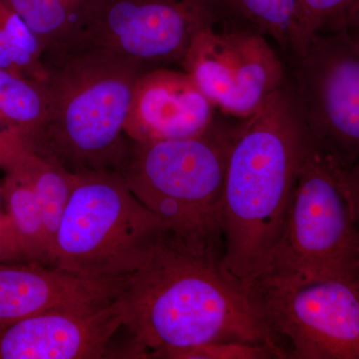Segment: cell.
I'll list each match as a JSON object with an SVG mask.
<instances>
[{"label":"cell","instance_id":"ffe728a7","mask_svg":"<svg viewBox=\"0 0 359 359\" xmlns=\"http://www.w3.org/2000/svg\"><path fill=\"white\" fill-rule=\"evenodd\" d=\"M356 1L358 0H299L302 55L314 35L344 29L347 16Z\"/></svg>","mask_w":359,"mask_h":359},{"label":"cell","instance_id":"d4e9b609","mask_svg":"<svg viewBox=\"0 0 359 359\" xmlns=\"http://www.w3.org/2000/svg\"><path fill=\"white\" fill-rule=\"evenodd\" d=\"M344 29H346L353 39L359 41V0L355 2L346 22Z\"/></svg>","mask_w":359,"mask_h":359},{"label":"cell","instance_id":"7c38bea8","mask_svg":"<svg viewBox=\"0 0 359 359\" xmlns=\"http://www.w3.org/2000/svg\"><path fill=\"white\" fill-rule=\"evenodd\" d=\"M216 112L185 71L152 68L137 79L124 131L137 142L189 138L209 128Z\"/></svg>","mask_w":359,"mask_h":359},{"label":"cell","instance_id":"8992f818","mask_svg":"<svg viewBox=\"0 0 359 359\" xmlns=\"http://www.w3.org/2000/svg\"><path fill=\"white\" fill-rule=\"evenodd\" d=\"M259 278L285 282L359 278V228L334 165L314 143L299 170L282 238Z\"/></svg>","mask_w":359,"mask_h":359},{"label":"cell","instance_id":"ac0fdd59","mask_svg":"<svg viewBox=\"0 0 359 359\" xmlns=\"http://www.w3.org/2000/svg\"><path fill=\"white\" fill-rule=\"evenodd\" d=\"M0 68L37 81L48 77L39 40L9 0H0Z\"/></svg>","mask_w":359,"mask_h":359},{"label":"cell","instance_id":"9a60e30c","mask_svg":"<svg viewBox=\"0 0 359 359\" xmlns=\"http://www.w3.org/2000/svg\"><path fill=\"white\" fill-rule=\"evenodd\" d=\"M27 160L6 172L0 192L25 261L51 266L41 209L26 167Z\"/></svg>","mask_w":359,"mask_h":359},{"label":"cell","instance_id":"ba28073f","mask_svg":"<svg viewBox=\"0 0 359 359\" xmlns=\"http://www.w3.org/2000/svg\"><path fill=\"white\" fill-rule=\"evenodd\" d=\"M287 81L314 145L334 166L359 161V41L346 29L318 33Z\"/></svg>","mask_w":359,"mask_h":359},{"label":"cell","instance_id":"52a82bcc","mask_svg":"<svg viewBox=\"0 0 359 359\" xmlns=\"http://www.w3.org/2000/svg\"><path fill=\"white\" fill-rule=\"evenodd\" d=\"M250 301L292 359H359V278H257Z\"/></svg>","mask_w":359,"mask_h":359},{"label":"cell","instance_id":"484cf974","mask_svg":"<svg viewBox=\"0 0 359 359\" xmlns=\"http://www.w3.org/2000/svg\"><path fill=\"white\" fill-rule=\"evenodd\" d=\"M22 259L0 238V264L14 263Z\"/></svg>","mask_w":359,"mask_h":359},{"label":"cell","instance_id":"5b68a950","mask_svg":"<svg viewBox=\"0 0 359 359\" xmlns=\"http://www.w3.org/2000/svg\"><path fill=\"white\" fill-rule=\"evenodd\" d=\"M164 235L160 219L118 172H77L54 238L51 266L118 283L141 266Z\"/></svg>","mask_w":359,"mask_h":359},{"label":"cell","instance_id":"d6986e66","mask_svg":"<svg viewBox=\"0 0 359 359\" xmlns=\"http://www.w3.org/2000/svg\"><path fill=\"white\" fill-rule=\"evenodd\" d=\"M41 209L50 252L73 189V173L57 163L33 153L26 163Z\"/></svg>","mask_w":359,"mask_h":359},{"label":"cell","instance_id":"9c48e42d","mask_svg":"<svg viewBox=\"0 0 359 359\" xmlns=\"http://www.w3.org/2000/svg\"><path fill=\"white\" fill-rule=\"evenodd\" d=\"M180 65L215 109L237 120L261 109L287 79L266 36L224 18L198 33Z\"/></svg>","mask_w":359,"mask_h":359},{"label":"cell","instance_id":"3957f363","mask_svg":"<svg viewBox=\"0 0 359 359\" xmlns=\"http://www.w3.org/2000/svg\"><path fill=\"white\" fill-rule=\"evenodd\" d=\"M238 120L217 115L189 138L129 139L118 172L160 219L165 237L198 255L223 259V197Z\"/></svg>","mask_w":359,"mask_h":359},{"label":"cell","instance_id":"5bb4252c","mask_svg":"<svg viewBox=\"0 0 359 359\" xmlns=\"http://www.w3.org/2000/svg\"><path fill=\"white\" fill-rule=\"evenodd\" d=\"M39 40L45 60L76 48L100 0H9Z\"/></svg>","mask_w":359,"mask_h":359},{"label":"cell","instance_id":"2e32d148","mask_svg":"<svg viewBox=\"0 0 359 359\" xmlns=\"http://www.w3.org/2000/svg\"><path fill=\"white\" fill-rule=\"evenodd\" d=\"M222 18L235 20L275 42L294 63L302 55L299 0H214Z\"/></svg>","mask_w":359,"mask_h":359},{"label":"cell","instance_id":"e0dca14e","mask_svg":"<svg viewBox=\"0 0 359 359\" xmlns=\"http://www.w3.org/2000/svg\"><path fill=\"white\" fill-rule=\"evenodd\" d=\"M47 110L45 81L0 68V125L22 132L32 141L46 119Z\"/></svg>","mask_w":359,"mask_h":359},{"label":"cell","instance_id":"4fadbf2b","mask_svg":"<svg viewBox=\"0 0 359 359\" xmlns=\"http://www.w3.org/2000/svg\"><path fill=\"white\" fill-rule=\"evenodd\" d=\"M118 283L34 262L0 264V330L30 316L115 299Z\"/></svg>","mask_w":359,"mask_h":359},{"label":"cell","instance_id":"44dd1931","mask_svg":"<svg viewBox=\"0 0 359 359\" xmlns=\"http://www.w3.org/2000/svg\"><path fill=\"white\" fill-rule=\"evenodd\" d=\"M169 359H283V351L269 344L241 341L212 342L190 348L170 351L163 356Z\"/></svg>","mask_w":359,"mask_h":359},{"label":"cell","instance_id":"30bf717a","mask_svg":"<svg viewBox=\"0 0 359 359\" xmlns=\"http://www.w3.org/2000/svg\"><path fill=\"white\" fill-rule=\"evenodd\" d=\"M219 18L214 0H100L76 48L98 49L148 70L169 67Z\"/></svg>","mask_w":359,"mask_h":359},{"label":"cell","instance_id":"8fae6325","mask_svg":"<svg viewBox=\"0 0 359 359\" xmlns=\"http://www.w3.org/2000/svg\"><path fill=\"white\" fill-rule=\"evenodd\" d=\"M122 327L116 299L45 311L0 330V359L104 358Z\"/></svg>","mask_w":359,"mask_h":359},{"label":"cell","instance_id":"cb8c5ba5","mask_svg":"<svg viewBox=\"0 0 359 359\" xmlns=\"http://www.w3.org/2000/svg\"><path fill=\"white\" fill-rule=\"evenodd\" d=\"M2 202H4V199H2L1 192H0V238L22 259L23 262H25L22 255H21L18 240H16L15 233H14L13 228L11 226V221H9L8 216H7V212L2 208Z\"/></svg>","mask_w":359,"mask_h":359},{"label":"cell","instance_id":"603a6c76","mask_svg":"<svg viewBox=\"0 0 359 359\" xmlns=\"http://www.w3.org/2000/svg\"><path fill=\"white\" fill-rule=\"evenodd\" d=\"M334 167L340 188L359 228V161L346 169H340L334 165Z\"/></svg>","mask_w":359,"mask_h":359},{"label":"cell","instance_id":"6da1fadb","mask_svg":"<svg viewBox=\"0 0 359 359\" xmlns=\"http://www.w3.org/2000/svg\"><path fill=\"white\" fill-rule=\"evenodd\" d=\"M115 299L128 339L123 358H163L170 351L223 341L283 351L257 316L249 290L222 259L190 252L165 235L120 280Z\"/></svg>","mask_w":359,"mask_h":359},{"label":"cell","instance_id":"7402d4cb","mask_svg":"<svg viewBox=\"0 0 359 359\" xmlns=\"http://www.w3.org/2000/svg\"><path fill=\"white\" fill-rule=\"evenodd\" d=\"M30 139L18 130L0 125V169L11 171L34 153Z\"/></svg>","mask_w":359,"mask_h":359},{"label":"cell","instance_id":"7a4b0ae2","mask_svg":"<svg viewBox=\"0 0 359 359\" xmlns=\"http://www.w3.org/2000/svg\"><path fill=\"white\" fill-rule=\"evenodd\" d=\"M313 145L287 79L261 109L238 120L224 182L222 264L248 290L271 264Z\"/></svg>","mask_w":359,"mask_h":359},{"label":"cell","instance_id":"277c9868","mask_svg":"<svg viewBox=\"0 0 359 359\" xmlns=\"http://www.w3.org/2000/svg\"><path fill=\"white\" fill-rule=\"evenodd\" d=\"M45 62L48 110L33 150L71 173L116 171L128 145L124 128L134 86L148 69L94 48Z\"/></svg>","mask_w":359,"mask_h":359}]
</instances>
